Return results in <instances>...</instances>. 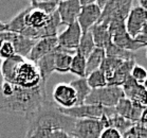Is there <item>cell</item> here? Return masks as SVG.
<instances>
[{
  "label": "cell",
  "instance_id": "obj_26",
  "mask_svg": "<svg viewBox=\"0 0 147 138\" xmlns=\"http://www.w3.org/2000/svg\"><path fill=\"white\" fill-rule=\"evenodd\" d=\"M124 61L117 60V58H111V57H105L102 65H100V70L103 71L104 75L106 77V80H110L111 77L114 74V72L117 70V68L120 67L121 64Z\"/></svg>",
  "mask_w": 147,
  "mask_h": 138
},
{
  "label": "cell",
  "instance_id": "obj_34",
  "mask_svg": "<svg viewBox=\"0 0 147 138\" xmlns=\"http://www.w3.org/2000/svg\"><path fill=\"white\" fill-rule=\"evenodd\" d=\"M50 138H75L73 135L69 134L65 131H54L51 133Z\"/></svg>",
  "mask_w": 147,
  "mask_h": 138
},
{
  "label": "cell",
  "instance_id": "obj_1",
  "mask_svg": "<svg viewBox=\"0 0 147 138\" xmlns=\"http://www.w3.org/2000/svg\"><path fill=\"white\" fill-rule=\"evenodd\" d=\"M47 101L46 83L24 88L2 81L0 84V111L24 115L26 119L35 114Z\"/></svg>",
  "mask_w": 147,
  "mask_h": 138
},
{
  "label": "cell",
  "instance_id": "obj_32",
  "mask_svg": "<svg viewBox=\"0 0 147 138\" xmlns=\"http://www.w3.org/2000/svg\"><path fill=\"white\" fill-rule=\"evenodd\" d=\"M100 138H122V134L115 128H104L103 132L100 133Z\"/></svg>",
  "mask_w": 147,
  "mask_h": 138
},
{
  "label": "cell",
  "instance_id": "obj_22",
  "mask_svg": "<svg viewBox=\"0 0 147 138\" xmlns=\"http://www.w3.org/2000/svg\"><path fill=\"white\" fill-rule=\"evenodd\" d=\"M134 122L129 121L125 118L121 117L119 115L113 114L111 116H107V126L108 128H115L117 131H119L121 134H124L125 132L129 130V128L134 125Z\"/></svg>",
  "mask_w": 147,
  "mask_h": 138
},
{
  "label": "cell",
  "instance_id": "obj_30",
  "mask_svg": "<svg viewBox=\"0 0 147 138\" xmlns=\"http://www.w3.org/2000/svg\"><path fill=\"white\" fill-rule=\"evenodd\" d=\"M108 32L111 35V38L114 36H119L121 34L126 33V26H125V21L120 20H113L109 22L108 24Z\"/></svg>",
  "mask_w": 147,
  "mask_h": 138
},
{
  "label": "cell",
  "instance_id": "obj_31",
  "mask_svg": "<svg viewBox=\"0 0 147 138\" xmlns=\"http://www.w3.org/2000/svg\"><path fill=\"white\" fill-rule=\"evenodd\" d=\"M130 77L137 82L138 84L143 85L144 81L146 80V77H147V70L143 66H141V65H139V64H136L130 72Z\"/></svg>",
  "mask_w": 147,
  "mask_h": 138
},
{
  "label": "cell",
  "instance_id": "obj_4",
  "mask_svg": "<svg viewBox=\"0 0 147 138\" xmlns=\"http://www.w3.org/2000/svg\"><path fill=\"white\" fill-rule=\"evenodd\" d=\"M59 107V106H58ZM60 113L68 116V117L74 118V119H100L103 115H111L115 114L114 107H104L100 105H76L71 108H60Z\"/></svg>",
  "mask_w": 147,
  "mask_h": 138
},
{
  "label": "cell",
  "instance_id": "obj_28",
  "mask_svg": "<svg viewBox=\"0 0 147 138\" xmlns=\"http://www.w3.org/2000/svg\"><path fill=\"white\" fill-rule=\"evenodd\" d=\"M31 7H33L36 10H39L44 12L47 15L53 14L57 9L58 1H37V0H32L30 3Z\"/></svg>",
  "mask_w": 147,
  "mask_h": 138
},
{
  "label": "cell",
  "instance_id": "obj_35",
  "mask_svg": "<svg viewBox=\"0 0 147 138\" xmlns=\"http://www.w3.org/2000/svg\"><path fill=\"white\" fill-rule=\"evenodd\" d=\"M138 122H139V123H141V124L146 125V126H147V107L144 108L143 113H142V115H141L140 120H139Z\"/></svg>",
  "mask_w": 147,
  "mask_h": 138
},
{
  "label": "cell",
  "instance_id": "obj_6",
  "mask_svg": "<svg viewBox=\"0 0 147 138\" xmlns=\"http://www.w3.org/2000/svg\"><path fill=\"white\" fill-rule=\"evenodd\" d=\"M54 103L60 108H71L77 105L75 90L69 83H58L52 92Z\"/></svg>",
  "mask_w": 147,
  "mask_h": 138
},
{
  "label": "cell",
  "instance_id": "obj_37",
  "mask_svg": "<svg viewBox=\"0 0 147 138\" xmlns=\"http://www.w3.org/2000/svg\"><path fill=\"white\" fill-rule=\"evenodd\" d=\"M139 7H141L145 11H147V0H140L139 1Z\"/></svg>",
  "mask_w": 147,
  "mask_h": 138
},
{
  "label": "cell",
  "instance_id": "obj_14",
  "mask_svg": "<svg viewBox=\"0 0 147 138\" xmlns=\"http://www.w3.org/2000/svg\"><path fill=\"white\" fill-rule=\"evenodd\" d=\"M55 55H54V64H55V71L59 73H66L70 71L71 61L72 56L75 54V51L68 50L65 48L57 46L54 49Z\"/></svg>",
  "mask_w": 147,
  "mask_h": 138
},
{
  "label": "cell",
  "instance_id": "obj_13",
  "mask_svg": "<svg viewBox=\"0 0 147 138\" xmlns=\"http://www.w3.org/2000/svg\"><path fill=\"white\" fill-rule=\"evenodd\" d=\"M57 46H58V44H57V36L40 38V39L36 41V43L33 46V48L31 49L27 58L32 63L36 64L41 57L47 55L48 53H50L51 51H53Z\"/></svg>",
  "mask_w": 147,
  "mask_h": 138
},
{
  "label": "cell",
  "instance_id": "obj_29",
  "mask_svg": "<svg viewBox=\"0 0 147 138\" xmlns=\"http://www.w3.org/2000/svg\"><path fill=\"white\" fill-rule=\"evenodd\" d=\"M122 138H147V126L137 122L122 134Z\"/></svg>",
  "mask_w": 147,
  "mask_h": 138
},
{
  "label": "cell",
  "instance_id": "obj_20",
  "mask_svg": "<svg viewBox=\"0 0 147 138\" xmlns=\"http://www.w3.org/2000/svg\"><path fill=\"white\" fill-rule=\"evenodd\" d=\"M69 84L75 90V94H76V98H77V105H83L85 103V100L87 99V97L89 96L91 90H92L89 87V85L87 84L86 77H78L76 80L71 81Z\"/></svg>",
  "mask_w": 147,
  "mask_h": 138
},
{
  "label": "cell",
  "instance_id": "obj_11",
  "mask_svg": "<svg viewBox=\"0 0 147 138\" xmlns=\"http://www.w3.org/2000/svg\"><path fill=\"white\" fill-rule=\"evenodd\" d=\"M80 0H65V1H58L57 5V13L59 15L60 24H69L77 21V17L80 12Z\"/></svg>",
  "mask_w": 147,
  "mask_h": 138
},
{
  "label": "cell",
  "instance_id": "obj_16",
  "mask_svg": "<svg viewBox=\"0 0 147 138\" xmlns=\"http://www.w3.org/2000/svg\"><path fill=\"white\" fill-rule=\"evenodd\" d=\"M89 31L92 35L94 45L96 48H100V49L105 50L108 46H110L112 44V38L108 32V27H106V26L95 24Z\"/></svg>",
  "mask_w": 147,
  "mask_h": 138
},
{
  "label": "cell",
  "instance_id": "obj_23",
  "mask_svg": "<svg viewBox=\"0 0 147 138\" xmlns=\"http://www.w3.org/2000/svg\"><path fill=\"white\" fill-rule=\"evenodd\" d=\"M105 54L106 57H111V58H117L121 61H129V60H136V54L130 51H126L124 49L117 47L115 45L111 44L105 49Z\"/></svg>",
  "mask_w": 147,
  "mask_h": 138
},
{
  "label": "cell",
  "instance_id": "obj_3",
  "mask_svg": "<svg viewBox=\"0 0 147 138\" xmlns=\"http://www.w3.org/2000/svg\"><path fill=\"white\" fill-rule=\"evenodd\" d=\"M122 87L117 86H105L98 89H92L84 104L100 105L104 107H114L122 98H124Z\"/></svg>",
  "mask_w": 147,
  "mask_h": 138
},
{
  "label": "cell",
  "instance_id": "obj_21",
  "mask_svg": "<svg viewBox=\"0 0 147 138\" xmlns=\"http://www.w3.org/2000/svg\"><path fill=\"white\" fill-rule=\"evenodd\" d=\"M94 48H95V45H94L92 35H91L90 31H87V32H84L82 34L80 44L77 46L75 52L80 54L85 58H87L89 56V54L94 50Z\"/></svg>",
  "mask_w": 147,
  "mask_h": 138
},
{
  "label": "cell",
  "instance_id": "obj_15",
  "mask_svg": "<svg viewBox=\"0 0 147 138\" xmlns=\"http://www.w3.org/2000/svg\"><path fill=\"white\" fill-rule=\"evenodd\" d=\"M136 63V60H129V61H124L121 66L117 68V70L114 72V74L111 77L110 80L107 81V85L109 86H117L122 87V85L125 83V81L130 77V72L132 70Z\"/></svg>",
  "mask_w": 147,
  "mask_h": 138
},
{
  "label": "cell",
  "instance_id": "obj_39",
  "mask_svg": "<svg viewBox=\"0 0 147 138\" xmlns=\"http://www.w3.org/2000/svg\"><path fill=\"white\" fill-rule=\"evenodd\" d=\"M1 64H2V61H1V58H0V84H1V82L3 81V77H2V73H1Z\"/></svg>",
  "mask_w": 147,
  "mask_h": 138
},
{
  "label": "cell",
  "instance_id": "obj_18",
  "mask_svg": "<svg viewBox=\"0 0 147 138\" xmlns=\"http://www.w3.org/2000/svg\"><path fill=\"white\" fill-rule=\"evenodd\" d=\"M106 57L105 50L100 48H94V50L89 54V56L86 58V77L92 73L93 71L98 70L100 65Z\"/></svg>",
  "mask_w": 147,
  "mask_h": 138
},
{
  "label": "cell",
  "instance_id": "obj_7",
  "mask_svg": "<svg viewBox=\"0 0 147 138\" xmlns=\"http://www.w3.org/2000/svg\"><path fill=\"white\" fill-rule=\"evenodd\" d=\"M82 30L77 21L69 24L66 30H64L60 34L57 35V44L58 46L68 50L75 51L77 46L80 44V37H82Z\"/></svg>",
  "mask_w": 147,
  "mask_h": 138
},
{
  "label": "cell",
  "instance_id": "obj_25",
  "mask_svg": "<svg viewBox=\"0 0 147 138\" xmlns=\"http://www.w3.org/2000/svg\"><path fill=\"white\" fill-rule=\"evenodd\" d=\"M70 72L80 77H86V58L76 52L72 56Z\"/></svg>",
  "mask_w": 147,
  "mask_h": 138
},
{
  "label": "cell",
  "instance_id": "obj_27",
  "mask_svg": "<svg viewBox=\"0 0 147 138\" xmlns=\"http://www.w3.org/2000/svg\"><path fill=\"white\" fill-rule=\"evenodd\" d=\"M87 80V84L91 89H98V88H103L107 86V80L104 75L103 71L98 69L96 71H93L92 73L86 77Z\"/></svg>",
  "mask_w": 147,
  "mask_h": 138
},
{
  "label": "cell",
  "instance_id": "obj_5",
  "mask_svg": "<svg viewBox=\"0 0 147 138\" xmlns=\"http://www.w3.org/2000/svg\"><path fill=\"white\" fill-rule=\"evenodd\" d=\"M104 125L100 119H75L71 135L75 138H100Z\"/></svg>",
  "mask_w": 147,
  "mask_h": 138
},
{
  "label": "cell",
  "instance_id": "obj_33",
  "mask_svg": "<svg viewBox=\"0 0 147 138\" xmlns=\"http://www.w3.org/2000/svg\"><path fill=\"white\" fill-rule=\"evenodd\" d=\"M134 41L147 46V24L144 26V28L142 29V31H141L140 33L134 37Z\"/></svg>",
  "mask_w": 147,
  "mask_h": 138
},
{
  "label": "cell",
  "instance_id": "obj_17",
  "mask_svg": "<svg viewBox=\"0 0 147 138\" xmlns=\"http://www.w3.org/2000/svg\"><path fill=\"white\" fill-rule=\"evenodd\" d=\"M112 44L115 45L117 47L121 48V49H124V50L126 51H130V52H134V53L137 52L141 48L147 47L146 45L138 43V41H134V38H131L128 35L127 32L124 34H121L119 36L112 37Z\"/></svg>",
  "mask_w": 147,
  "mask_h": 138
},
{
  "label": "cell",
  "instance_id": "obj_12",
  "mask_svg": "<svg viewBox=\"0 0 147 138\" xmlns=\"http://www.w3.org/2000/svg\"><path fill=\"white\" fill-rule=\"evenodd\" d=\"M100 12L102 11L96 5L95 1L93 3L80 7V12L77 17V24H80V30L83 33L89 31L94 24H97L100 17Z\"/></svg>",
  "mask_w": 147,
  "mask_h": 138
},
{
  "label": "cell",
  "instance_id": "obj_10",
  "mask_svg": "<svg viewBox=\"0 0 147 138\" xmlns=\"http://www.w3.org/2000/svg\"><path fill=\"white\" fill-rule=\"evenodd\" d=\"M124 96L130 101L147 107V89L143 85L138 84L131 77H129L122 85Z\"/></svg>",
  "mask_w": 147,
  "mask_h": 138
},
{
  "label": "cell",
  "instance_id": "obj_2",
  "mask_svg": "<svg viewBox=\"0 0 147 138\" xmlns=\"http://www.w3.org/2000/svg\"><path fill=\"white\" fill-rule=\"evenodd\" d=\"M1 73L3 81L24 88H34L46 82L41 79L36 64L28 58L12 56L4 60L1 64Z\"/></svg>",
  "mask_w": 147,
  "mask_h": 138
},
{
  "label": "cell",
  "instance_id": "obj_38",
  "mask_svg": "<svg viewBox=\"0 0 147 138\" xmlns=\"http://www.w3.org/2000/svg\"><path fill=\"white\" fill-rule=\"evenodd\" d=\"M4 31H5V24L0 20V32H4Z\"/></svg>",
  "mask_w": 147,
  "mask_h": 138
},
{
  "label": "cell",
  "instance_id": "obj_19",
  "mask_svg": "<svg viewBox=\"0 0 147 138\" xmlns=\"http://www.w3.org/2000/svg\"><path fill=\"white\" fill-rule=\"evenodd\" d=\"M54 55H55V52H54V50H53V51H51L50 53H48L47 55L42 56L39 61L36 63V66L40 72V75H41V79H42L45 82H47L49 77L55 71Z\"/></svg>",
  "mask_w": 147,
  "mask_h": 138
},
{
  "label": "cell",
  "instance_id": "obj_24",
  "mask_svg": "<svg viewBox=\"0 0 147 138\" xmlns=\"http://www.w3.org/2000/svg\"><path fill=\"white\" fill-rule=\"evenodd\" d=\"M52 131L39 124L29 122L27 133L24 138H50Z\"/></svg>",
  "mask_w": 147,
  "mask_h": 138
},
{
  "label": "cell",
  "instance_id": "obj_36",
  "mask_svg": "<svg viewBox=\"0 0 147 138\" xmlns=\"http://www.w3.org/2000/svg\"><path fill=\"white\" fill-rule=\"evenodd\" d=\"M107 2H108V0H96V1H95V3H96L97 7H100V11L105 7V5L107 4Z\"/></svg>",
  "mask_w": 147,
  "mask_h": 138
},
{
  "label": "cell",
  "instance_id": "obj_8",
  "mask_svg": "<svg viewBox=\"0 0 147 138\" xmlns=\"http://www.w3.org/2000/svg\"><path fill=\"white\" fill-rule=\"evenodd\" d=\"M147 24V11L142 9L141 7H132L130 13L128 15L125 26L128 35L134 38L140 33L144 26Z\"/></svg>",
  "mask_w": 147,
  "mask_h": 138
},
{
  "label": "cell",
  "instance_id": "obj_41",
  "mask_svg": "<svg viewBox=\"0 0 147 138\" xmlns=\"http://www.w3.org/2000/svg\"><path fill=\"white\" fill-rule=\"evenodd\" d=\"M146 56H147V50H146Z\"/></svg>",
  "mask_w": 147,
  "mask_h": 138
},
{
  "label": "cell",
  "instance_id": "obj_40",
  "mask_svg": "<svg viewBox=\"0 0 147 138\" xmlns=\"http://www.w3.org/2000/svg\"><path fill=\"white\" fill-rule=\"evenodd\" d=\"M143 86H144V88L145 89H147V77H146V80L144 81V83H143Z\"/></svg>",
  "mask_w": 147,
  "mask_h": 138
},
{
  "label": "cell",
  "instance_id": "obj_9",
  "mask_svg": "<svg viewBox=\"0 0 147 138\" xmlns=\"http://www.w3.org/2000/svg\"><path fill=\"white\" fill-rule=\"evenodd\" d=\"M144 108L146 107H144L138 103H134V102L130 101L129 99L124 97L114 106V111H115V114L121 116V117L125 118V119H127L134 123H137L140 120Z\"/></svg>",
  "mask_w": 147,
  "mask_h": 138
}]
</instances>
